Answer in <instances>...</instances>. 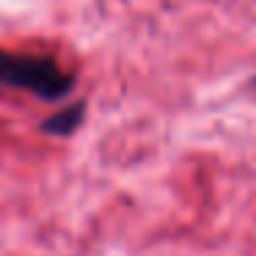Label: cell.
<instances>
[{"mask_svg": "<svg viewBox=\"0 0 256 256\" xmlns=\"http://www.w3.org/2000/svg\"><path fill=\"white\" fill-rule=\"evenodd\" d=\"M0 83L36 94L39 100L56 102L69 96L74 88V78L64 72L52 58L22 56V52L0 50Z\"/></svg>", "mask_w": 256, "mask_h": 256, "instance_id": "1", "label": "cell"}, {"mask_svg": "<svg viewBox=\"0 0 256 256\" xmlns=\"http://www.w3.org/2000/svg\"><path fill=\"white\" fill-rule=\"evenodd\" d=\"M83 116H86V102H72V105L56 110L52 116H47L42 122V130L47 135H56V138H66L83 124Z\"/></svg>", "mask_w": 256, "mask_h": 256, "instance_id": "2", "label": "cell"}, {"mask_svg": "<svg viewBox=\"0 0 256 256\" xmlns=\"http://www.w3.org/2000/svg\"><path fill=\"white\" fill-rule=\"evenodd\" d=\"M254 83H256V80H254Z\"/></svg>", "mask_w": 256, "mask_h": 256, "instance_id": "3", "label": "cell"}]
</instances>
